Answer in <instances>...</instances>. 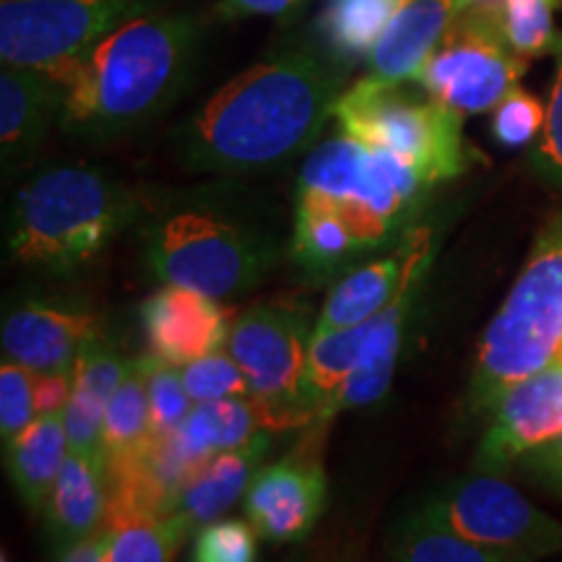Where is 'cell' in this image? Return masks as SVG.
Returning a JSON list of instances; mask_svg holds the SVG:
<instances>
[{
  "label": "cell",
  "instance_id": "cell-1",
  "mask_svg": "<svg viewBox=\"0 0 562 562\" xmlns=\"http://www.w3.org/2000/svg\"><path fill=\"white\" fill-rule=\"evenodd\" d=\"M347 68L328 47L313 45L284 47L252 63L182 123L180 159L214 175L277 170L318 144Z\"/></svg>",
  "mask_w": 562,
  "mask_h": 562
},
{
  "label": "cell",
  "instance_id": "cell-2",
  "mask_svg": "<svg viewBox=\"0 0 562 562\" xmlns=\"http://www.w3.org/2000/svg\"><path fill=\"white\" fill-rule=\"evenodd\" d=\"M199 45V19L186 13L151 9L128 19L50 70L60 89L58 125L68 136L89 140L140 128L186 89Z\"/></svg>",
  "mask_w": 562,
  "mask_h": 562
},
{
  "label": "cell",
  "instance_id": "cell-3",
  "mask_svg": "<svg viewBox=\"0 0 562 562\" xmlns=\"http://www.w3.org/2000/svg\"><path fill=\"white\" fill-rule=\"evenodd\" d=\"M138 211V195L97 167H50L13 199L5 248L13 263L74 271L94 261Z\"/></svg>",
  "mask_w": 562,
  "mask_h": 562
},
{
  "label": "cell",
  "instance_id": "cell-4",
  "mask_svg": "<svg viewBox=\"0 0 562 562\" xmlns=\"http://www.w3.org/2000/svg\"><path fill=\"white\" fill-rule=\"evenodd\" d=\"M562 344V209L544 224L508 297L484 328L469 406L492 404L531 372L550 368Z\"/></svg>",
  "mask_w": 562,
  "mask_h": 562
},
{
  "label": "cell",
  "instance_id": "cell-5",
  "mask_svg": "<svg viewBox=\"0 0 562 562\" xmlns=\"http://www.w3.org/2000/svg\"><path fill=\"white\" fill-rule=\"evenodd\" d=\"M277 258V243L266 232L206 203L167 206L144 227V261L151 277L214 300L258 286Z\"/></svg>",
  "mask_w": 562,
  "mask_h": 562
},
{
  "label": "cell",
  "instance_id": "cell-6",
  "mask_svg": "<svg viewBox=\"0 0 562 562\" xmlns=\"http://www.w3.org/2000/svg\"><path fill=\"white\" fill-rule=\"evenodd\" d=\"M432 182L396 154L334 133L307 151L297 193L334 201L368 252L393 248L414 227Z\"/></svg>",
  "mask_w": 562,
  "mask_h": 562
},
{
  "label": "cell",
  "instance_id": "cell-7",
  "mask_svg": "<svg viewBox=\"0 0 562 562\" xmlns=\"http://www.w3.org/2000/svg\"><path fill=\"white\" fill-rule=\"evenodd\" d=\"M334 121L362 144L409 161L432 186L459 178L469 167L461 112L435 100L417 81L364 76L341 91Z\"/></svg>",
  "mask_w": 562,
  "mask_h": 562
},
{
  "label": "cell",
  "instance_id": "cell-8",
  "mask_svg": "<svg viewBox=\"0 0 562 562\" xmlns=\"http://www.w3.org/2000/svg\"><path fill=\"white\" fill-rule=\"evenodd\" d=\"M313 334L311 307L300 300L258 302L232 326L224 349L248 378L266 430L302 427L300 396Z\"/></svg>",
  "mask_w": 562,
  "mask_h": 562
},
{
  "label": "cell",
  "instance_id": "cell-9",
  "mask_svg": "<svg viewBox=\"0 0 562 562\" xmlns=\"http://www.w3.org/2000/svg\"><path fill=\"white\" fill-rule=\"evenodd\" d=\"M151 9H159V0H3L0 60L50 74Z\"/></svg>",
  "mask_w": 562,
  "mask_h": 562
},
{
  "label": "cell",
  "instance_id": "cell-10",
  "mask_svg": "<svg viewBox=\"0 0 562 562\" xmlns=\"http://www.w3.org/2000/svg\"><path fill=\"white\" fill-rule=\"evenodd\" d=\"M425 516L495 550L542 560L562 554V521L497 474L476 472L442 484L419 505Z\"/></svg>",
  "mask_w": 562,
  "mask_h": 562
},
{
  "label": "cell",
  "instance_id": "cell-11",
  "mask_svg": "<svg viewBox=\"0 0 562 562\" xmlns=\"http://www.w3.org/2000/svg\"><path fill=\"white\" fill-rule=\"evenodd\" d=\"M526 60L516 55L497 30L490 9L461 11L414 81L427 94L461 112L495 110L518 89Z\"/></svg>",
  "mask_w": 562,
  "mask_h": 562
},
{
  "label": "cell",
  "instance_id": "cell-12",
  "mask_svg": "<svg viewBox=\"0 0 562 562\" xmlns=\"http://www.w3.org/2000/svg\"><path fill=\"white\" fill-rule=\"evenodd\" d=\"M326 495L328 482L318 446L307 440L252 476L245 492V516L266 542L294 544L311 537L326 510Z\"/></svg>",
  "mask_w": 562,
  "mask_h": 562
},
{
  "label": "cell",
  "instance_id": "cell-13",
  "mask_svg": "<svg viewBox=\"0 0 562 562\" xmlns=\"http://www.w3.org/2000/svg\"><path fill=\"white\" fill-rule=\"evenodd\" d=\"M558 432H562V364H550L513 383L492 404L474 469L501 476Z\"/></svg>",
  "mask_w": 562,
  "mask_h": 562
},
{
  "label": "cell",
  "instance_id": "cell-14",
  "mask_svg": "<svg viewBox=\"0 0 562 562\" xmlns=\"http://www.w3.org/2000/svg\"><path fill=\"white\" fill-rule=\"evenodd\" d=\"M149 355L182 368L227 347L232 334L229 311L220 300L175 284H161L140 305Z\"/></svg>",
  "mask_w": 562,
  "mask_h": 562
},
{
  "label": "cell",
  "instance_id": "cell-15",
  "mask_svg": "<svg viewBox=\"0 0 562 562\" xmlns=\"http://www.w3.org/2000/svg\"><path fill=\"white\" fill-rule=\"evenodd\" d=\"M102 339L97 315L47 302H24L3 318V360L24 364L34 375L70 370L91 341Z\"/></svg>",
  "mask_w": 562,
  "mask_h": 562
},
{
  "label": "cell",
  "instance_id": "cell-16",
  "mask_svg": "<svg viewBox=\"0 0 562 562\" xmlns=\"http://www.w3.org/2000/svg\"><path fill=\"white\" fill-rule=\"evenodd\" d=\"M435 248H438L435 229L427 224H414L385 256L357 263L341 279H336L326 305L315 318V331L357 326L381 313L402 290L412 266L427 252H435Z\"/></svg>",
  "mask_w": 562,
  "mask_h": 562
},
{
  "label": "cell",
  "instance_id": "cell-17",
  "mask_svg": "<svg viewBox=\"0 0 562 562\" xmlns=\"http://www.w3.org/2000/svg\"><path fill=\"white\" fill-rule=\"evenodd\" d=\"M60 117V89L50 74L3 66L0 74V161L5 178L37 157L47 131Z\"/></svg>",
  "mask_w": 562,
  "mask_h": 562
},
{
  "label": "cell",
  "instance_id": "cell-18",
  "mask_svg": "<svg viewBox=\"0 0 562 562\" xmlns=\"http://www.w3.org/2000/svg\"><path fill=\"white\" fill-rule=\"evenodd\" d=\"M459 0H398L368 55L370 76L414 81L459 19Z\"/></svg>",
  "mask_w": 562,
  "mask_h": 562
},
{
  "label": "cell",
  "instance_id": "cell-19",
  "mask_svg": "<svg viewBox=\"0 0 562 562\" xmlns=\"http://www.w3.org/2000/svg\"><path fill=\"white\" fill-rule=\"evenodd\" d=\"M269 448L271 435L269 430H261L243 446L203 461L175 497V516H180L193 533L211 521H220L232 505L245 497L252 476L263 469Z\"/></svg>",
  "mask_w": 562,
  "mask_h": 562
},
{
  "label": "cell",
  "instance_id": "cell-20",
  "mask_svg": "<svg viewBox=\"0 0 562 562\" xmlns=\"http://www.w3.org/2000/svg\"><path fill=\"white\" fill-rule=\"evenodd\" d=\"M292 261L313 281H331L355 269L370 252L334 201L297 193L294 201Z\"/></svg>",
  "mask_w": 562,
  "mask_h": 562
},
{
  "label": "cell",
  "instance_id": "cell-21",
  "mask_svg": "<svg viewBox=\"0 0 562 562\" xmlns=\"http://www.w3.org/2000/svg\"><path fill=\"white\" fill-rule=\"evenodd\" d=\"M108 472L100 456L68 451L45 503V524L58 550L83 542L104 529L108 518Z\"/></svg>",
  "mask_w": 562,
  "mask_h": 562
},
{
  "label": "cell",
  "instance_id": "cell-22",
  "mask_svg": "<svg viewBox=\"0 0 562 562\" xmlns=\"http://www.w3.org/2000/svg\"><path fill=\"white\" fill-rule=\"evenodd\" d=\"M435 252H427L422 256L417 263L412 266L409 273H406L402 290H398L396 297L391 302L389 321H385L381 336L372 344L370 355L364 357L360 368L351 372V378L344 383V389L336 393V398L328 406L326 419H334L339 412L360 409V406H370L389 393L393 383V372H396L398 355H402V341H404V326L409 321L414 300H417L422 281H425L427 273H430Z\"/></svg>",
  "mask_w": 562,
  "mask_h": 562
},
{
  "label": "cell",
  "instance_id": "cell-23",
  "mask_svg": "<svg viewBox=\"0 0 562 562\" xmlns=\"http://www.w3.org/2000/svg\"><path fill=\"white\" fill-rule=\"evenodd\" d=\"M131 364L133 360H125L102 339L91 341L74 362V393L63 412L70 451L100 456L104 414Z\"/></svg>",
  "mask_w": 562,
  "mask_h": 562
},
{
  "label": "cell",
  "instance_id": "cell-24",
  "mask_svg": "<svg viewBox=\"0 0 562 562\" xmlns=\"http://www.w3.org/2000/svg\"><path fill=\"white\" fill-rule=\"evenodd\" d=\"M5 448V463L19 497L32 510H45L53 484L68 459V432L63 414H40Z\"/></svg>",
  "mask_w": 562,
  "mask_h": 562
},
{
  "label": "cell",
  "instance_id": "cell-25",
  "mask_svg": "<svg viewBox=\"0 0 562 562\" xmlns=\"http://www.w3.org/2000/svg\"><path fill=\"white\" fill-rule=\"evenodd\" d=\"M393 562H533L521 554L495 550L480 544L463 533L448 529L419 508L409 513L393 529L391 537Z\"/></svg>",
  "mask_w": 562,
  "mask_h": 562
},
{
  "label": "cell",
  "instance_id": "cell-26",
  "mask_svg": "<svg viewBox=\"0 0 562 562\" xmlns=\"http://www.w3.org/2000/svg\"><path fill=\"white\" fill-rule=\"evenodd\" d=\"M104 531H108L104 562H172L193 533L175 513L157 516L140 510L108 513Z\"/></svg>",
  "mask_w": 562,
  "mask_h": 562
},
{
  "label": "cell",
  "instance_id": "cell-27",
  "mask_svg": "<svg viewBox=\"0 0 562 562\" xmlns=\"http://www.w3.org/2000/svg\"><path fill=\"white\" fill-rule=\"evenodd\" d=\"M151 440V412H149V389H146L144 360H133L128 375L115 391L104 414L100 459L104 469L128 456L138 453Z\"/></svg>",
  "mask_w": 562,
  "mask_h": 562
},
{
  "label": "cell",
  "instance_id": "cell-28",
  "mask_svg": "<svg viewBox=\"0 0 562 562\" xmlns=\"http://www.w3.org/2000/svg\"><path fill=\"white\" fill-rule=\"evenodd\" d=\"M398 0H328L321 26L326 47L351 66L370 55Z\"/></svg>",
  "mask_w": 562,
  "mask_h": 562
},
{
  "label": "cell",
  "instance_id": "cell-29",
  "mask_svg": "<svg viewBox=\"0 0 562 562\" xmlns=\"http://www.w3.org/2000/svg\"><path fill=\"white\" fill-rule=\"evenodd\" d=\"M560 3L562 0H501L490 11L510 50L529 60L558 47L554 11Z\"/></svg>",
  "mask_w": 562,
  "mask_h": 562
},
{
  "label": "cell",
  "instance_id": "cell-30",
  "mask_svg": "<svg viewBox=\"0 0 562 562\" xmlns=\"http://www.w3.org/2000/svg\"><path fill=\"white\" fill-rule=\"evenodd\" d=\"M180 378L193 404L222 402V398H250V383L232 360L227 349L201 357V360L182 364Z\"/></svg>",
  "mask_w": 562,
  "mask_h": 562
},
{
  "label": "cell",
  "instance_id": "cell-31",
  "mask_svg": "<svg viewBox=\"0 0 562 562\" xmlns=\"http://www.w3.org/2000/svg\"><path fill=\"white\" fill-rule=\"evenodd\" d=\"M146 389H149V412H151V438H167L186 422L193 409V398L182 385L180 370L157 357H144Z\"/></svg>",
  "mask_w": 562,
  "mask_h": 562
},
{
  "label": "cell",
  "instance_id": "cell-32",
  "mask_svg": "<svg viewBox=\"0 0 562 562\" xmlns=\"http://www.w3.org/2000/svg\"><path fill=\"white\" fill-rule=\"evenodd\" d=\"M258 531L250 521L220 518L195 531L191 562H256Z\"/></svg>",
  "mask_w": 562,
  "mask_h": 562
},
{
  "label": "cell",
  "instance_id": "cell-33",
  "mask_svg": "<svg viewBox=\"0 0 562 562\" xmlns=\"http://www.w3.org/2000/svg\"><path fill=\"white\" fill-rule=\"evenodd\" d=\"M37 419L34 372L24 364L3 360L0 364V438L9 446Z\"/></svg>",
  "mask_w": 562,
  "mask_h": 562
},
{
  "label": "cell",
  "instance_id": "cell-34",
  "mask_svg": "<svg viewBox=\"0 0 562 562\" xmlns=\"http://www.w3.org/2000/svg\"><path fill=\"white\" fill-rule=\"evenodd\" d=\"M547 110L529 91L513 89L495 108L492 115V136L505 149H521L529 146L544 128Z\"/></svg>",
  "mask_w": 562,
  "mask_h": 562
},
{
  "label": "cell",
  "instance_id": "cell-35",
  "mask_svg": "<svg viewBox=\"0 0 562 562\" xmlns=\"http://www.w3.org/2000/svg\"><path fill=\"white\" fill-rule=\"evenodd\" d=\"M533 167H537L547 180L562 186V45L558 74H554L550 102H547L544 128L539 133L537 149H533Z\"/></svg>",
  "mask_w": 562,
  "mask_h": 562
},
{
  "label": "cell",
  "instance_id": "cell-36",
  "mask_svg": "<svg viewBox=\"0 0 562 562\" xmlns=\"http://www.w3.org/2000/svg\"><path fill=\"white\" fill-rule=\"evenodd\" d=\"M518 467L537 482H542L554 495L562 497V432L533 448L529 456H524Z\"/></svg>",
  "mask_w": 562,
  "mask_h": 562
},
{
  "label": "cell",
  "instance_id": "cell-37",
  "mask_svg": "<svg viewBox=\"0 0 562 562\" xmlns=\"http://www.w3.org/2000/svg\"><path fill=\"white\" fill-rule=\"evenodd\" d=\"M74 393V368L34 375V402L40 414H63Z\"/></svg>",
  "mask_w": 562,
  "mask_h": 562
},
{
  "label": "cell",
  "instance_id": "cell-38",
  "mask_svg": "<svg viewBox=\"0 0 562 562\" xmlns=\"http://www.w3.org/2000/svg\"><path fill=\"white\" fill-rule=\"evenodd\" d=\"M311 0H222L216 5V13L222 19H250V16H271V19H290Z\"/></svg>",
  "mask_w": 562,
  "mask_h": 562
},
{
  "label": "cell",
  "instance_id": "cell-39",
  "mask_svg": "<svg viewBox=\"0 0 562 562\" xmlns=\"http://www.w3.org/2000/svg\"><path fill=\"white\" fill-rule=\"evenodd\" d=\"M104 558H108V531L102 529L83 542L63 550L58 562H104Z\"/></svg>",
  "mask_w": 562,
  "mask_h": 562
},
{
  "label": "cell",
  "instance_id": "cell-40",
  "mask_svg": "<svg viewBox=\"0 0 562 562\" xmlns=\"http://www.w3.org/2000/svg\"><path fill=\"white\" fill-rule=\"evenodd\" d=\"M497 3H501V0H459L461 11H469V9H495Z\"/></svg>",
  "mask_w": 562,
  "mask_h": 562
},
{
  "label": "cell",
  "instance_id": "cell-41",
  "mask_svg": "<svg viewBox=\"0 0 562 562\" xmlns=\"http://www.w3.org/2000/svg\"><path fill=\"white\" fill-rule=\"evenodd\" d=\"M552 364H562V344H560L558 355H554V362H552Z\"/></svg>",
  "mask_w": 562,
  "mask_h": 562
},
{
  "label": "cell",
  "instance_id": "cell-42",
  "mask_svg": "<svg viewBox=\"0 0 562 562\" xmlns=\"http://www.w3.org/2000/svg\"><path fill=\"white\" fill-rule=\"evenodd\" d=\"M3 562H9V558H5V554H3Z\"/></svg>",
  "mask_w": 562,
  "mask_h": 562
},
{
  "label": "cell",
  "instance_id": "cell-43",
  "mask_svg": "<svg viewBox=\"0 0 562 562\" xmlns=\"http://www.w3.org/2000/svg\"><path fill=\"white\" fill-rule=\"evenodd\" d=\"M294 562H307V560H294Z\"/></svg>",
  "mask_w": 562,
  "mask_h": 562
}]
</instances>
